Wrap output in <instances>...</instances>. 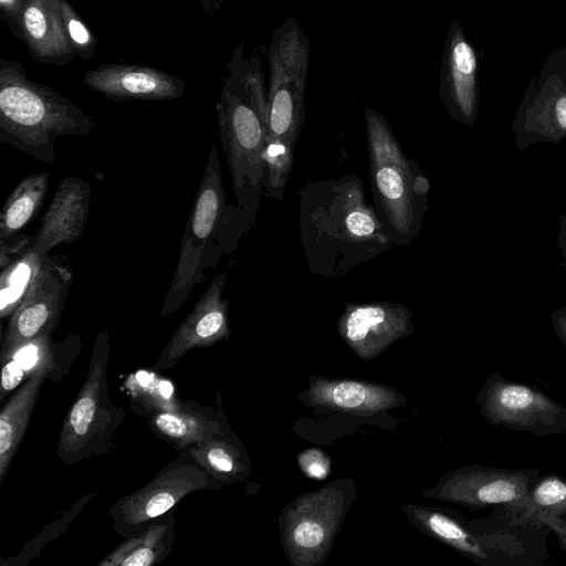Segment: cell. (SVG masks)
<instances>
[{"label": "cell", "mask_w": 566, "mask_h": 566, "mask_svg": "<svg viewBox=\"0 0 566 566\" xmlns=\"http://www.w3.org/2000/svg\"><path fill=\"white\" fill-rule=\"evenodd\" d=\"M300 465L304 473L312 479H325L329 472V460L324 452L311 449L300 457Z\"/></svg>", "instance_id": "obj_32"}, {"label": "cell", "mask_w": 566, "mask_h": 566, "mask_svg": "<svg viewBox=\"0 0 566 566\" xmlns=\"http://www.w3.org/2000/svg\"><path fill=\"white\" fill-rule=\"evenodd\" d=\"M94 119L46 84L33 82L20 61L0 59V142L54 164L55 140L87 135Z\"/></svg>", "instance_id": "obj_4"}, {"label": "cell", "mask_w": 566, "mask_h": 566, "mask_svg": "<svg viewBox=\"0 0 566 566\" xmlns=\"http://www.w3.org/2000/svg\"><path fill=\"white\" fill-rule=\"evenodd\" d=\"M151 430L180 452L210 436L229 430L224 413L197 400H182L175 411H161L147 418Z\"/></svg>", "instance_id": "obj_19"}, {"label": "cell", "mask_w": 566, "mask_h": 566, "mask_svg": "<svg viewBox=\"0 0 566 566\" xmlns=\"http://www.w3.org/2000/svg\"><path fill=\"white\" fill-rule=\"evenodd\" d=\"M449 109L462 123L471 126L476 117V57L460 35L452 39L449 54Z\"/></svg>", "instance_id": "obj_26"}, {"label": "cell", "mask_w": 566, "mask_h": 566, "mask_svg": "<svg viewBox=\"0 0 566 566\" xmlns=\"http://www.w3.org/2000/svg\"><path fill=\"white\" fill-rule=\"evenodd\" d=\"M92 187L80 177H67L60 181L44 212L38 231L32 235L30 251L48 256L61 244L76 242L85 229Z\"/></svg>", "instance_id": "obj_16"}, {"label": "cell", "mask_w": 566, "mask_h": 566, "mask_svg": "<svg viewBox=\"0 0 566 566\" xmlns=\"http://www.w3.org/2000/svg\"><path fill=\"white\" fill-rule=\"evenodd\" d=\"M365 122L375 210L392 243L409 245L420 234L429 210L430 181L405 155L382 115L366 108Z\"/></svg>", "instance_id": "obj_5"}, {"label": "cell", "mask_w": 566, "mask_h": 566, "mask_svg": "<svg viewBox=\"0 0 566 566\" xmlns=\"http://www.w3.org/2000/svg\"><path fill=\"white\" fill-rule=\"evenodd\" d=\"M202 12L207 17H212L216 11L220 8L223 0H198Z\"/></svg>", "instance_id": "obj_37"}, {"label": "cell", "mask_w": 566, "mask_h": 566, "mask_svg": "<svg viewBox=\"0 0 566 566\" xmlns=\"http://www.w3.org/2000/svg\"><path fill=\"white\" fill-rule=\"evenodd\" d=\"M475 401L485 421L492 426L537 437L566 433L565 406L535 386L504 378L500 371L489 375Z\"/></svg>", "instance_id": "obj_10"}, {"label": "cell", "mask_w": 566, "mask_h": 566, "mask_svg": "<svg viewBox=\"0 0 566 566\" xmlns=\"http://www.w3.org/2000/svg\"><path fill=\"white\" fill-rule=\"evenodd\" d=\"M403 511L417 528L447 544L474 563L486 565L493 556L491 539H484L451 513L410 504Z\"/></svg>", "instance_id": "obj_21"}, {"label": "cell", "mask_w": 566, "mask_h": 566, "mask_svg": "<svg viewBox=\"0 0 566 566\" xmlns=\"http://www.w3.org/2000/svg\"><path fill=\"white\" fill-rule=\"evenodd\" d=\"M539 469L467 465L448 472L424 496L467 506L522 507L539 478Z\"/></svg>", "instance_id": "obj_11"}, {"label": "cell", "mask_w": 566, "mask_h": 566, "mask_svg": "<svg viewBox=\"0 0 566 566\" xmlns=\"http://www.w3.org/2000/svg\"><path fill=\"white\" fill-rule=\"evenodd\" d=\"M130 409L139 417L149 418L161 411L177 410L181 401L174 382L158 371L139 369L124 381Z\"/></svg>", "instance_id": "obj_28"}, {"label": "cell", "mask_w": 566, "mask_h": 566, "mask_svg": "<svg viewBox=\"0 0 566 566\" xmlns=\"http://www.w3.org/2000/svg\"><path fill=\"white\" fill-rule=\"evenodd\" d=\"M216 111L237 203L256 216L264 196L268 94L259 62L245 60L242 45L228 62Z\"/></svg>", "instance_id": "obj_2"}, {"label": "cell", "mask_w": 566, "mask_h": 566, "mask_svg": "<svg viewBox=\"0 0 566 566\" xmlns=\"http://www.w3.org/2000/svg\"><path fill=\"white\" fill-rule=\"evenodd\" d=\"M307 42L297 27L284 28L274 38L268 92L264 195L282 201L305 119Z\"/></svg>", "instance_id": "obj_6"}, {"label": "cell", "mask_w": 566, "mask_h": 566, "mask_svg": "<svg viewBox=\"0 0 566 566\" xmlns=\"http://www.w3.org/2000/svg\"><path fill=\"white\" fill-rule=\"evenodd\" d=\"M109 336L105 328L95 339L86 378L62 423L56 455L64 464H76L109 452L126 417L109 397Z\"/></svg>", "instance_id": "obj_7"}, {"label": "cell", "mask_w": 566, "mask_h": 566, "mask_svg": "<svg viewBox=\"0 0 566 566\" xmlns=\"http://www.w3.org/2000/svg\"><path fill=\"white\" fill-rule=\"evenodd\" d=\"M256 216L227 201L222 169L212 146L193 197L179 256L160 315L178 311L223 255L231 254L254 227Z\"/></svg>", "instance_id": "obj_3"}, {"label": "cell", "mask_w": 566, "mask_h": 566, "mask_svg": "<svg viewBox=\"0 0 566 566\" xmlns=\"http://www.w3.org/2000/svg\"><path fill=\"white\" fill-rule=\"evenodd\" d=\"M184 451L189 452L220 485L241 481L249 472L244 449L230 429L210 436Z\"/></svg>", "instance_id": "obj_25"}, {"label": "cell", "mask_w": 566, "mask_h": 566, "mask_svg": "<svg viewBox=\"0 0 566 566\" xmlns=\"http://www.w3.org/2000/svg\"><path fill=\"white\" fill-rule=\"evenodd\" d=\"M527 516H533L535 520L539 521L542 524L551 527L557 535L560 547L563 549L566 548V520L559 516H552L542 513H532L525 514Z\"/></svg>", "instance_id": "obj_34"}, {"label": "cell", "mask_w": 566, "mask_h": 566, "mask_svg": "<svg viewBox=\"0 0 566 566\" xmlns=\"http://www.w3.org/2000/svg\"><path fill=\"white\" fill-rule=\"evenodd\" d=\"M64 28L75 55L84 61L96 54L98 40L67 0H60Z\"/></svg>", "instance_id": "obj_31"}, {"label": "cell", "mask_w": 566, "mask_h": 566, "mask_svg": "<svg viewBox=\"0 0 566 566\" xmlns=\"http://www.w3.org/2000/svg\"><path fill=\"white\" fill-rule=\"evenodd\" d=\"M557 243L560 255L566 263V213L562 214L558 219Z\"/></svg>", "instance_id": "obj_36"}, {"label": "cell", "mask_w": 566, "mask_h": 566, "mask_svg": "<svg viewBox=\"0 0 566 566\" xmlns=\"http://www.w3.org/2000/svg\"><path fill=\"white\" fill-rule=\"evenodd\" d=\"M172 509L144 531L124 537L97 566H153L166 559L177 536V518Z\"/></svg>", "instance_id": "obj_22"}, {"label": "cell", "mask_w": 566, "mask_h": 566, "mask_svg": "<svg viewBox=\"0 0 566 566\" xmlns=\"http://www.w3.org/2000/svg\"><path fill=\"white\" fill-rule=\"evenodd\" d=\"M38 63L67 65L76 56L67 38L60 0H29L21 17V40Z\"/></svg>", "instance_id": "obj_17"}, {"label": "cell", "mask_w": 566, "mask_h": 566, "mask_svg": "<svg viewBox=\"0 0 566 566\" xmlns=\"http://www.w3.org/2000/svg\"><path fill=\"white\" fill-rule=\"evenodd\" d=\"M354 491L352 480H338L298 496L283 510L281 537L292 565L316 566L326 558Z\"/></svg>", "instance_id": "obj_8"}, {"label": "cell", "mask_w": 566, "mask_h": 566, "mask_svg": "<svg viewBox=\"0 0 566 566\" xmlns=\"http://www.w3.org/2000/svg\"><path fill=\"white\" fill-rule=\"evenodd\" d=\"M51 377L46 370L29 378L8 400L0 412V484L29 427L42 385Z\"/></svg>", "instance_id": "obj_24"}, {"label": "cell", "mask_w": 566, "mask_h": 566, "mask_svg": "<svg viewBox=\"0 0 566 566\" xmlns=\"http://www.w3.org/2000/svg\"><path fill=\"white\" fill-rule=\"evenodd\" d=\"M73 280L65 255L45 258L24 298L10 316L1 355L23 342L53 334Z\"/></svg>", "instance_id": "obj_12"}, {"label": "cell", "mask_w": 566, "mask_h": 566, "mask_svg": "<svg viewBox=\"0 0 566 566\" xmlns=\"http://www.w3.org/2000/svg\"><path fill=\"white\" fill-rule=\"evenodd\" d=\"M298 195L301 243L313 274L343 277L396 247L357 176L312 180Z\"/></svg>", "instance_id": "obj_1"}, {"label": "cell", "mask_w": 566, "mask_h": 566, "mask_svg": "<svg viewBox=\"0 0 566 566\" xmlns=\"http://www.w3.org/2000/svg\"><path fill=\"white\" fill-rule=\"evenodd\" d=\"M555 335L566 348V306L558 307L549 316Z\"/></svg>", "instance_id": "obj_35"}, {"label": "cell", "mask_w": 566, "mask_h": 566, "mask_svg": "<svg viewBox=\"0 0 566 566\" xmlns=\"http://www.w3.org/2000/svg\"><path fill=\"white\" fill-rule=\"evenodd\" d=\"M510 511L566 517V479L557 474H546L538 478L528 494L526 503L520 509Z\"/></svg>", "instance_id": "obj_30"}, {"label": "cell", "mask_w": 566, "mask_h": 566, "mask_svg": "<svg viewBox=\"0 0 566 566\" xmlns=\"http://www.w3.org/2000/svg\"><path fill=\"white\" fill-rule=\"evenodd\" d=\"M50 175L39 171L28 175L8 196L0 212V245L15 241L36 216L49 191Z\"/></svg>", "instance_id": "obj_27"}, {"label": "cell", "mask_w": 566, "mask_h": 566, "mask_svg": "<svg viewBox=\"0 0 566 566\" xmlns=\"http://www.w3.org/2000/svg\"><path fill=\"white\" fill-rule=\"evenodd\" d=\"M412 312L389 301L345 303L337 331L346 345L368 361L415 331Z\"/></svg>", "instance_id": "obj_13"}, {"label": "cell", "mask_w": 566, "mask_h": 566, "mask_svg": "<svg viewBox=\"0 0 566 566\" xmlns=\"http://www.w3.org/2000/svg\"><path fill=\"white\" fill-rule=\"evenodd\" d=\"M83 83L104 97L125 101H170L179 98L187 84L178 76L143 64L104 63L84 74Z\"/></svg>", "instance_id": "obj_15"}, {"label": "cell", "mask_w": 566, "mask_h": 566, "mask_svg": "<svg viewBox=\"0 0 566 566\" xmlns=\"http://www.w3.org/2000/svg\"><path fill=\"white\" fill-rule=\"evenodd\" d=\"M310 401L327 409L374 415L402 405L405 397L395 389L361 380L312 377Z\"/></svg>", "instance_id": "obj_18"}, {"label": "cell", "mask_w": 566, "mask_h": 566, "mask_svg": "<svg viewBox=\"0 0 566 566\" xmlns=\"http://www.w3.org/2000/svg\"><path fill=\"white\" fill-rule=\"evenodd\" d=\"M29 0H0V17L10 32L21 40V17Z\"/></svg>", "instance_id": "obj_33"}, {"label": "cell", "mask_w": 566, "mask_h": 566, "mask_svg": "<svg viewBox=\"0 0 566 566\" xmlns=\"http://www.w3.org/2000/svg\"><path fill=\"white\" fill-rule=\"evenodd\" d=\"M76 342L78 338L75 335H69L63 345L55 344L52 334H46L23 342L2 354L1 400L23 380H28L40 371H49L53 379L54 374L62 370L61 360H59L65 357H62V352Z\"/></svg>", "instance_id": "obj_20"}, {"label": "cell", "mask_w": 566, "mask_h": 566, "mask_svg": "<svg viewBox=\"0 0 566 566\" xmlns=\"http://www.w3.org/2000/svg\"><path fill=\"white\" fill-rule=\"evenodd\" d=\"M45 258L28 249L1 270L0 315L2 319L10 317L20 305Z\"/></svg>", "instance_id": "obj_29"}, {"label": "cell", "mask_w": 566, "mask_h": 566, "mask_svg": "<svg viewBox=\"0 0 566 566\" xmlns=\"http://www.w3.org/2000/svg\"><path fill=\"white\" fill-rule=\"evenodd\" d=\"M221 488L189 452L181 451L148 483L116 501L108 514L115 532L129 537L157 522L190 493Z\"/></svg>", "instance_id": "obj_9"}, {"label": "cell", "mask_w": 566, "mask_h": 566, "mask_svg": "<svg viewBox=\"0 0 566 566\" xmlns=\"http://www.w3.org/2000/svg\"><path fill=\"white\" fill-rule=\"evenodd\" d=\"M226 282L227 272L212 279L160 352L155 371L170 369L190 350L212 346L230 336L229 301L222 297Z\"/></svg>", "instance_id": "obj_14"}, {"label": "cell", "mask_w": 566, "mask_h": 566, "mask_svg": "<svg viewBox=\"0 0 566 566\" xmlns=\"http://www.w3.org/2000/svg\"><path fill=\"white\" fill-rule=\"evenodd\" d=\"M513 133L520 151L537 143L558 145L566 138V92L538 97L516 119Z\"/></svg>", "instance_id": "obj_23"}]
</instances>
